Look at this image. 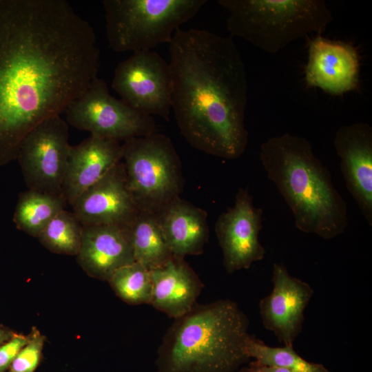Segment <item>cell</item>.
<instances>
[{"label": "cell", "instance_id": "5b68a950", "mask_svg": "<svg viewBox=\"0 0 372 372\" xmlns=\"http://www.w3.org/2000/svg\"><path fill=\"white\" fill-rule=\"evenodd\" d=\"M227 13L230 37L270 54L312 33L320 34L333 17L323 0H218Z\"/></svg>", "mask_w": 372, "mask_h": 372}, {"label": "cell", "instance_id": "484cf974", "mask_svg": "<svg viewBox=\"0 0 372 372\" xmlns=\"http://www.w3.org/2000/svg\"><path fill=\"white\" fill-rule=\"evenodd\" d=\"M29 335L14 333L6 342L0 346V372L10 368L19 351L28 343Z\"/></svg>", "mask_w": 372, "mask_h": 372}, {"label": "cell", "instance_id": "d4e9b609", "mask_svg": "<svg viewBox=\"0 0 372 372\" xmlns=\"http://www.w3.org/2000/svg\"><path fill=\"white\" fill-rule=\"evenodd\" d=\"M45 337L34 329L28 343L19 351L9 369L10 372H34L42 354Z\"/></svg>", "mask_w": 372, "mask_h": 372}, {"label": "cell", "instance_id": "52a82bcc", "mask_svg": "<svg viewBox=\"0 0 372 372\" xmlns=\"http://www.w3.org/2000/svg\"><path fill=\"white\" fill-rule=\"evenodd\" d=\"M122 159L128 189L141 211L154 214L179 196L180 161L165 135L154 132L125 141Z\"/></svg>", "mask_w": 372, "mask_h": 372}, {"label": "cell", "instance_id": "9a60e30c", "mask_svg": "<svg viewBox=\"0 0 372 372\" xmlns=\"http://www.w3.org/2000/svg\"><path fill=\"white\" fill-rule=\"evenodd\" d=\"M360 63L351 45L318 36L309 44L305 79L309 86L342 94L358 84Z\"/></svg>", "mask_w": 372, "mask_h": 372}, {"label": "cell", "instance_id": "ac0fdd59", "mask_svg": "<svg viewBox=\"0 0 372 372\" xmlns=\"http://www.w3.org/2000/svg\"><path fill=\"white\" fill-rule=\"evenodd\" d=\"M150 272L153 284L150 304L157 310L176 319L197 303L204 285L184 258L173 256Z\"/></svg>", "mask_w": 372, "mask_h": 372}, {"label": "cell", "instance_id": "ffe728a7", "mask_svg": "<svg viewBox=\"0 0 372 372\" xmlns=\"http://www.w3.org/2000/svg\"><path fill=\"white\" fill-rule=\"evenodd\" d=\"M130 231L134 260L147 269L163 266L173 256L154 214L140 211Z\"/></svg>", "mask_w": 372, "mask_h": 372}, {"label": "cell", "instance_id": "2e32d148", "mask_svg": "<svg viewBox=\"0 0 372 372\" xmlns=\"http://www.w3.org/2000/svg\"><path fill=\"white\" fill-rule=\"evenodd\" d=\"M76 256L90 276L108 281L118 269L135 262L130 225H83Z\"/></svg>", "mask_w": 372, "mask_h": 372}, {"label": "cell", "instance_id": "30bf717a", "mask_svg": "<svg viewBox=\"0 0 372 372\" xmlns=\"http://www.w3.org/2000/svg\"><path fill=\"white\" fill-rule=\"evenodd\" d=\"M112 87L121 100L151 116L168 121L172 110L169 63L152 50L133 52L115 68Z\"/></svg>", "mask_w": 372, "mask_h": 372}, {"label": "cell", "instance_id": "9c48e42d", "mask_svg": "<svg viewBox=\"0 0 372 372\" xmlns=\"http://www.w3.org/2000/svg\"><path fill=\"white\" fill-rule=\"evenodd\" d=\"M70 147L68 125L61 115L45 120L25 136L17 159L28 189L63 196Z\"/></svg>", "mask_w": 372, "mask_h": 372}, {"label": "cell", "instance_id": "ba28073f", "mask_svg": "<svg viewBox=\"0 0 372 372\" xmlns=\"http://www.w3.org/2000/svg\"><path fill=\"white\" fill-rule=\"evenodd\" d=\"M65 112L70 125L104 138L125 141L155 132L153 116L114 97L105 80L99 76Z\"/></svg>", "mask_w": 372, "mask_h": 372}, {"label": "cell", "instance_id": "7c38bea8", "mask_svg": "<svg viewBox=\"0 0 372 372\" xmlns=\"http://www.w3.org/2000/svg\"><path fill=\"white\" fill-rule=\"evenodd\" d=\"M273 289L259 302L264 327L284 345H293L302 331L304 310L314 293L306 282L290 275L282 263H274Z\"/></svg>", "mask_w": 372, "mask_h": 372}, {"label": "cell", "instance_id": "d6986e66", "mask_svg": "<svg viewBox=\"0 0 372 372\" xmlns=\"http://www.w3.org/2000/svg\"><path fill=\"white\" fill-rule=\"evenodd\" d=\"M173 256L199 255L209 240L207 214L178 197L154 213Z\"/></svg>", "mask_w": 372, "mask_h": 372}, {"label": "cell", "instance_id": "cb8c5ba5", "mask_svg": "<svg viewBox=\"0 0 372 372\" xmlns=\"http://www.w3.org/2000/svg\"><path fill=\"white\" fill-rule=\"evenodd\" d=\"M82 231L83 225L73 212L64 209L46 225L37 238L52 252L77 256Z\"/></svg>", "mask_w": 372, "mask_h": 372}, {"label": "cell", "instance_id": "4fadbf2b", "mask_svg": "<svg viewBox=\"0 0 372 372\" xmlns=\"http://www.w3.org/2000/svg\"><path fill=\"white\" fill-rule=\"evenodd\" d=\"M72 207L82 225L128 226L140 211L128 189L121 161L84 192Z\"/></svg>", "mask_w": 372, "mask_h": 372}, {"label": "cell", "instance_id": "83f0119b", "mask_svg": "<svg viewBox=\"0 0 372 372\" xmlns=\"http://www.w3.org/2000/svg\"><path fill=\"white\" fill-rule=\"evenodd\" d=\"M14 333L0 326V346L8 341Z\"/></svg>", "mask_w": 372, "mask_h": 372}, {"label": "cell", "instance_id": "8fae6325", "mask_svg": "<svg viewBox=\"0 0 372 372\" xmlns=\"http://www.w3.org/2000/svg\"><path fill=\"white\" fill-rule=\"evenodd\" d=\"M262 214L247 187L238 189L234 205L219 216L215 231L228 273L247 269L264 258L265 249L259 240Z\"/></svg>", "mask_w": 372, "mask_h": 372}, {"label": "cell", "instance_id": "3957f363", "mask_svg": "<svg viewBox=\"0 0 372 372\" xmlns=\"http://www.w3.org/2000/svg\"><path fill=\"white\" fill-rule=\"evenodd\" d=\"M259 156L299 230L325 240L344 232L348 225L347 203L309 141L289 133L272 136L261 144Z\"/></svg>", "mask_w": 372, "mask_h": 372}, {"label": "cell", "instance_id": "5bb4252c", "mask_svg": "<svg viewBox=\"0 0 372 372\" xmlns=\"http://www.w3.org/2000/svg\"><path fill=\"white\" fill-rule=\"evenodd\" d=\"M346 187L372 225V127L366 123L341 126L333 139Z\"/></svg>", "mask_w": 372, "mask_h": 372}, {"label": "cell", "instance_id": "7a4b0ae2", "mask_svg": "<svg viewBox=\"0 0 372 372\" xmlns=\"http://www.w3.org/2000/svg\"><path fill=\"white\" fill-rule=\"evenodd\" d=\"M169 44L172 110L180 133L208 154L240 158L249 139L248 82L232 37L180 28Z\"/></svg>", "mask_w": 372, "mask_h": 372}, {"label": "cell", "instance_id": "8992f818", "mask_svg": "<svg viewBox=\"0 0 372 372\" xmlns=\"http://www.w3.org/2000/svg\"><path fill=\"white\" fill-rule=\"evenodd\" d=\"M207 0H104L106 34L116 52L152 50L169 43Z\"/></svg>", "mask_w": 372, "mask_h": 372}, {"label": "cell", "instance_id": "4316f807", "mask_svg": "<svg viewBox=\"0 0 372 372\" xmlns=\"http://www.w3.org/2000/svg\"><path fill=\"white\" fill-rule=\"evenodd\" d=\"M238 372H294L287 369L268 366L256 362H251L248 366L240 369Z\"/></svg>", "mask_w": 372, "mask_h": 372}, {"label": "cell", "instance_id": "7402d4cb", "mask_svg": "<svg viewBox=\"0 0 372 372\" xmlns=\"http://www.w3.org/2000/svg\"><path fill=\"white\" fill-rule=\"evenodd\" d=\"M246 353L258 363L282 367L294 372H329L322 364L309 362L301 357L293 345L271 347L254 335H249Z\"/></svg>", "mask_w": 372, "mask_h": 372}, {"label": "cell", "instance_id": "6da1fadb", "mask_svg": "<svg viewBox=\"0 0 372 372\" xmlns=\"http://www.w3.org/2000/svg\"><path fill=\"white\" fill-rule=\"evenodd\" d=\"M91 25L65 0H0V167L98 77Z\"/></svg>", "mask_w": 372, "mask_h": 372}, {"label": "cell", "instance_id": "603a6c76", "mask_svg": "<svg viewBox=\"0 0 372 372\" xmlns=\"http://www.w3.org/2000/svg\"><path fill=\"white\" fill-rule=\"evenodd\" d=\"M116 294L130 304H150L153 284L150 270L137 262L118 269L108 280Z\"/></svg>", "mask_w": 372, "mask_h": 372}, {"label": "cell", "instance_id": "44dd1931", "mask_svg": "<svg viewBox=\"0 0 372 372\" xmlns=\"http://www.w3.org/2000/svg\"><path fill=\"white\" fill-rule=\"evenodd\" d=\"M66 204L63 196L28 189L19 196L13 221L19 229L38 238Z\"/></svg>", "mask_w": 372, "mask_h": 372}, {"label": "cell", "instance_id": "e0dca14e", "mask_svg": "<svg viewBox=\"0 0 372 372\" xmlns=\"http://www.w3.org/2000/svg\"><path fill=\"white\" fill-rule=\"evenodd\" d=\"M122 160L119 141L93 135L71 145L62 195L71 206Z\"/></svg>", "mask_w": 372, "mask_h": 372}, {"label": "cell", "instance_id": "277c9868", "mask_svg": "<svg viewBox=\"0 0 372 372\" xmlns=\"http://www.w3.org/2000/svg\"><path fill=\"white\" fill-rule=\"evenodd\" d=\"M249 321L237 303H198L174 319L158 349V372H236L246 353Z\"/></svg>", "mask_w": 372, "mask_h": 372}]
</instances>
